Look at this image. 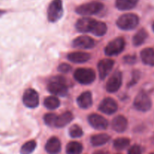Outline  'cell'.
<instances>
[{
    "label": "cell",
    "instance_id": "1",
    "mask_svg": "<svg viewBox=\"0 0 154 154\" xmlns=\"http://www.w3.org/2000/svg\"><path fill=\"white\" fill-rule=\"evenodd\" d=\"M48 90L54 96L64 97L66 96L69 92V88L66 84L65 78L60 75L52 77L50 79L48 84Z\"/></svg>",
    "mask_w": 154,
    "mask_h": 154
},
{
    "label": "cell",
    "instance_id": "2",
    "mask_svg": "<svg viewBox=\"0 0 154 154\" xmlns=\"http://www.w3.org/2000/svg\"><path fill=\"white\" fill-rule=\"evenodd\" d=\"M104 8V5L99 2H90L82 4L76 8L75 12L81 16H91L97 14Z\"/></svg>",
    "mask_w": 154,
    "mask_h": 154
},
{
    "label": "cell",
    "instance_id": "3",
    "mask_svg": "<svg viewBox=\"0 0 154 154\" xmlns=\"http://www.w3.org/2000/svg\"><path fill=\"white\" fill-rule=\"evenodd\" d=\"M74 78L77 82L84 85H89L96 80L94 70L88 68H79L74 72Z\"/></svg>",
    "mask_w": 154,
    "mask_h": 154
},
{
    "label": "cell",
    "instance_id": "4",
    "mask_svg": "<svg viewBox=\"0 0 154 154\" xmlns=\"http://www.w3.org/2000/svg\"><path fill=\"white\" fill-rule=\"evenodd\" d=\"M139 23V17L135 14L128 13L121 15L117 20V26L122 30L134 29Z\"/></svg>",
    "mask_w": 154,
    "mask_h": 154
},
{
    "label": "cell",
    "instance_id": "5",
    "mask_svg": "<svg viewBox=\"0 0 154 154\" xmlns=\"http://www.w3.org/2000/svg\"><path fill=\"white\" fill-rule=\"evenodd\" d=\"M63 0H52L48 8V19L51 23H56L63 17Z\"/></svg>",
    "mask_w": 154,
    "mask_h": 154
},
{
    "label": "cell",
    "instance_id": "6",
    "mask_svg": "<svg viewBox=\"0 0 154 154\" xmlns=\"http://www.w3.org/2000/svg\"><path fill=\"white\" fill-rule=\"evenodd\" d=\"M126 42L123 37H118L111 41L105 48V54L109 57L117 56L123 51Z\"/></svg>",
    "mask_w": 154,
    "mask_h": 154
},
{
    "label": "cell",
    "instance_id": "7",
    "mask_svg": "<svg viewBox=\"0 0 154 154\" xmlns=\"http://www.w3.org/2000/svg\"><path fill=\"white\" fill-rule=\"evenodd\" d=\"M133 105L138 111L146 112L151 108L152 102L148 95L144 90H141L135 96Z\"/></svg>",
    "mask_w": 154,
    "mask_h": 154
},
{
    "label": "cell",
    "instance_id": "8",
    "mask_svg": "<svg viewBox=\"0 0 154 154\" xmlns=\"http://www.w3.org/2000/svg\"><path fill=\"white\" fill-rule=\"evenodd\" d=\"M98 21L90 17H82L78 20L75 23V28L79 32H94Z\"/></svg>",
    "mask_w": 154,
    "mask_h": 154
},
{
    "label": "cell",
    "instance_id": "9",
    "mask_svg": "<svg viewBox=\"0 0 154 154\" xmlns=\"http://www.w3.org/2000/svg\"><path fill=\"white\" fill-rule=\"evenodd\" d=\"M23 102L29 108H35L39 105V96L37 91L33 89H26L23 95Z\"/></svg>",
    "mask_w": 154,
    "mask_h": 154
},
{
    "label": "cell",
    "instance_id": "10",
    "mask_svg": "<svg viewBox=\"0 0 154 154\" xmlns=\"http://www.w3.org/2000/svg\"><path fill=\"white\" fill-rule=\"evenodd\" d=\"M122 83H123V75L121 72L117 71L107 81L106 90L110 93H116L121 87Z\"/></svg>",
    "mask_w": 154,
    "mask_h": 154
},
{
    "label": "cell",
    "instance_id": "11",
    "mask_svg": "<svg viewBox=\"0 0 154 154\" xmlns=\"http://www.w3.org/2000/svg\"><path fill=\"white\" fill-rule=\"evenodd\" d=\"M114 66V61L111 59H103L98 63V71H99V78L105 80L108 75L111 73Z\"/></svg>",
    "mask_w": 154,
    "mask_h": 154
},
{
    "label": "cell",
    "instance_id": "12",
    "mask_svg": "<svg viewBox=\"0 0 154 154\" xmlns=\"http://www.w3.org/2000/svg\"><path fill=\"white\" fill-rule=\"evenodd\" d=\"M117 109H118V105H117V102L112 98L110 97L104 99L99 104V110L101 112L108 114V115H111V114L117 112Z\"/></svg>",
    "mask_w": 154,
    "mask_h": 154
},
{
    "label": "cell",
    "instance_id": "13",
    "mask_svg": "<svg viewBox=\"0 0 154 154\" xmlns=\"http://www.w3.org/2000/svg\"><path fill=\"white\" fill-rule=\"evenodd\" d=\"M90 126L97 130H105L108 127V121L102 116L97 114H92L88 117Z\"/></svg>",
    "mask_w": 154,
    "mask_h": 154
},
{
    "label": "cell",
    "instance_id": "14",
    "mask_svg": "<svg viewBox=\"0 0 154 154\" xmlns=\"http://www.w3.org/2000/svg\"><path fill=\"white\" fill-rule=\"evenodd\" d=\"M96 45L95 41L87 35H81L77 37L72 42V46L79 49H92Z\"/></svg>",
    "mask_w": 154,
    "mask_h": 154
},
{
    "label": "cell",
    "instance_id": "15",
    "mask_svg": "<svg viewBox=\"0 0 154 154\" xmlns=\"http://www.w3.org/2000/svg\"><path fill=\"white\" fill-rule=\"evenodd\" d=\"M61 142L57 137L50 138L45 144V150L49 154H57L61 151Z\"/></svg>",
    "mask_w": 154,
    "mask_h": 154
},
{
    "label": "cell",
    "instance_id": "16",
    "mask_svg": "<svg viewBox=\"0 0 154 154\" xmlns=\"http://www.w3.org/2000/svg\"><path fill=\"white\" fill-rule=\"evenodd\" d=\"M111 126H112V129L115 132L122 133L127 129L128 120L124 116L118 115L114 117V120H112Z\"/></svg>",
    "mask_w": 154,
    "mask_h": 154
},
{
    "label": "cell",
    "instance_id": "17",
    "mask_svg": "<svg viewBox=\"0 0 154 154\" xmlns=\"http://www.w3.org/2000/svg\"><path fill=\"white\" fill-rule=\"evenodd\" d=\"M78 106L82 109H88L93 105V96L90 91H86L81 93L77 99Z\"/></svg>",
    "mask_w": 154,
    "mask_h": 154
},
{
    "label": "cell",
    "instance_id": "18",
    "mask_svg": "<svg viewBox=\"0 0 154 154\" xmlns=\"http://www.w3.org/2000/svg\"><path fill=\"white\" fill-rule=\"evenodd\" d=\"M68 60L74 63H84L89 61L91 58V55L85 52H72L68 54Z\"/></svg>",
    "mask_w": 154,
    "mask_h": 154
},
{
    "label": "cell",
    "instance_id": "19",
    "mask_svg": "<svg viewBox=\"0 0 154 154\" xmlns=\"http://www.w3.org/2000/svg\"><path fill=\"white\" fill-rule=\"evenodd\" d=\"M74 116L71 111H66L60 115L57 116V118L56 120L55 127L57 128H63L67 126L69 123L73 120Z\"/></svg>",
    "mask_w": 154,
    "mask_h": 154
},
{
    "label": "cell",
    "instance_id": "20",
    "mask_svg": "<svg viewBox=\"0 0 154 154\" xmlns=\"http://www.w3.org/2000/svg\"><path fill=\"white\" fill-rule=\"evenodd\" d=\"M141 58L143 63L150 66H154V49L147 48L141 52Z\"/></svg>",
    "mask_w": 154,
    "mask_h": 154
},
{
    "label": "cell",
    "instance_id": "21",
    "mask_svg": "<svg viewBox=\"0 0 154 154\" xmlns=\"http://www.w3.org/2000/svg\"><path fill=\"white\" fill-rule=\"evenodd\" d=\"M111 138L110 135L105 133L96 134V135H93L90 138V142L93 147H100V146L104 145L108 142Z\"/></svg>",
    "mask_w": 154,
    "mask_h": 154
},
{
    "label": "cell",
    "instance_id": "22",
    "mask_svg": "<svg viewBox=\"0 0 154 154\" xmlns=\"http://www.w3.org/2000/svg\"><path fill=\"white\" fill-rule=\"evenodd\" d=\"M139 0H116L115 5L120 11H128L134 8Z\"/></svg>",
    "mask_w": 154,
    "mask_h": 154
},
{
    "label": "cell",
    "instance_id": "23",
    "mask_svg": "<svg viewBox=\"0 0 154 154\" xmlns=\"http://www.w3.org/2000/svg\"><path fill=\"white\" fill-rule=\"evenodd\" d=\"M148 37V33L144 29H141L138 30L132 38V43L135 47L141 46L144 43L146 39Z\"/></svg>",
    "mask_w": 154,
    "mask_h": 154
},
{
    "label": "cell",
    "instance_id": "24",
    "mask_svg": "<svg viewBox=\"0 0 154 154\" xmlns=\"http://www.w3.org/2000/svg\"><path fill=\"white\" fill-rule=\"evenodd\" d=\"M44 105L49 110H55L60 107V101L55 96H48L44 100Z\"/></svg>",
    "mask_w": 154,
    "mask_h": 154
},
{
    "label": "cell",
    "instance_id": "25",
    "mask_svg": "<svg viewBox=\"0 0 154 154\" xmlns=\"http://www.w3.org/2000/svg\"><path fill=\"white\" fill-rule=\"evenodd\" d=\"M83 151V145L78 141H71L66 145L67 154H81Z\"/></svg>",
    "mask_w": 154,
    "mask_h": 154
},
{
    "label": "cell",
    "instance_id": "26",
    "mask_svg": "<svg viewBox=\"0 0 154 154\" xmlns=\"http://www.w3.org/2000/svg\"><path fill=\"white\" fill-rule=\"evenodd\" d=\"M37 143L35 140L26 141L20 148V154H31L35 150Z\"/></svg>",
    "mask_w": 154,
    "mask_h": 154
},
{
    "label": "cell",
    "instance_id": "27",
    "mask_svg": "<svg viewBox=\"0 0 154 154\" xmlns=\"http://www.w3.org/2000/svg\"><path fill=\"white\" fill-rule=\"evenodd\" d=\"M130 144V140L127 138H118L114 141V147L117 150H123Z\"/></svg>",
    "mask_w": 154,
    "mask_h": 154
},
{
    "label": "cell",
    "instance_id": "28",
    "mask_svg": "<svg viewBox=\"0 0 154 154\" xmlns=\"http://www.w3.org/2000/svg\"><path fill=\"white\" fill-rule=\"evenodd\" d=\"M107 30H108V27H107L106 24L102 21H98L93 34L98 37H102L106 34Z\"/></svg>",
    "mask_w": 154,
    "mask_h": 154
},
{
    "label": "cell",
    "instance_id": "29",
    "mask_svg": "<svg viewBox=\"0 0 154 154\" xmlns=\"http://www.w3.org/2000/svg\"><path fill=\"white\" fill-rule=\"evenodd\" d=\"M69 135L73 138H80V137H81L84 135V132H83L82 129H81L78 125L76 124L71 126L70 129H69Z\"/></svg>",
    "mask_w": 154,
    "mask_h": 154
},
{
    "label": "cell",
    "instance_id": "30",
    "mask_svg": "<svg viewBox=\"0 0 154 154\" xmlns=\"http://www.w3.org/2000/svg\"><path fill=\"white\" fill-rule=\"evenodd\" d=\"M57 118V115L53 113H48L44 116V121L46 125L49 126H55L56 120Z\"/></svg>",
    "mask_w": 154,
    "mask_h": 154
},
{
    "label": "cell",
    "instance_id": "31",
    "mask_svg": "<svg viewBox=\"0 0 154 154\" xmlns=\"http://www.w3.org/2000/svg\"><path fill=\"white\" fill-rule=\"evenodd\" d=\"M140 78H141V73H140L139 71L138 70H134L132 72V79H131L130 82L128 84V87H132V86L135 85L139 81Z\"/></svg>",
    "mask_w": 154,
    "mask_h": 154
},
{
    "label": "cell",
    "instance_id": "32",
    "mask_svg": "<svg viewBox=\"0 0 154 154\" xmlns=\"http://www.w3.org/2000/svg\"><path fill=\"white\" fill-rule=\"evenodd\" d=\"M72 66L67 63H61L59 65L58 68H57L59 72H62V73H69L72 70Z\"/></svg>",
    "mask_w": 154,
    "mask_h": 154
},
{
    "label": "cell",
    "instance_id": "33",
    "mask_svg": "<svg viewBox=\"0 0 154 154\" xmlns=\"http://www.w3.org/2000/svg\"><path fill=\"white\" fill-rule=\"evenodd\" d=\"M128 154H142V148L138 144H134L129 149Z\"/></svg>",
    "mask_w": 154,
    "mask_h": 154
},
{
    "label": "cell",
    "instance_id": "34",
    "mask_svg": "<svg viewBox=\"0 0 154 154\" xmlns=\"http://www.w3.org/2000/svg\"><path fill=\"white\" fill-rule=\"evenodd\" d=\"M123 61L126 64H135L137 61V57L135 55H126L123 57Z\"/></svg>",
    "mask_w": 154,
    "mask_h": 154
},
{
    "label": "cell",
    "instance_id": "35",
    "mask_svg": "<svg viewBox=\"0 0 154 154\" xmlns=\"http://www.w3.org/2000/svg\"><path fill=\"white\" fill-rule=\"evenodd\" d=\"M93 154H109V153L105 150H98V151H96Z\"/></svg>",
    "mask_w": 154,
    "mask_h": 154
},
{
    "label": "cell",
    "instance_id": "36",
    "mask_svg": "<svg viewBox=\"0 0 154 154\" xmlns=\"http://www.w3.org/2000/svg\"><path fill=\"white\" fill-rule=\"evenodd\" d=\"M5 13H6V11L5 10H0V17H2L3 14H5Z\"/></svg>",
    "mask_w": 154,
    "mask_h": 154
},
{
    "label": "cell",
    "instance_id": "37",
    "mask_svg": "<svg viewBox=\"0 0 154 154\" xmlns=\"http://www.w3.org/2000/svg\"><path fill=\"white\" fill-rule=\"evenodd\" d=\"M153 31H154V23H153Z\"/></svg>",
    "mask_w": 154,
    "mask_h": 154
},
{
    "label": "cell",
    "instance_id": "38",
    "mask_svg": "<svg viewBox=\"0 0 154 154\" xmlns=\"http://www.w3.org/2000/svg\"><path fill=\"white\" fill-rule=\"evenodd\" d=\"M150 154H154V153H150Z\"/></svg>",
    "mask_w": 154,
    "mask_h": 154
},
{
    "label": "cell",
    "instance_id": "39",
    "mask_svg": "<svg viewBox=\"0 0 154 154\" xmlns=\"http://www.w3.org/2000/svg\"><path fill=\"white\" fill-rule=\"evenodd\" d=\"M0 154H1V153H0Z\"/></svg>",
    "mask_w": 154,
    "mask_h": 154
}]
</instances>
